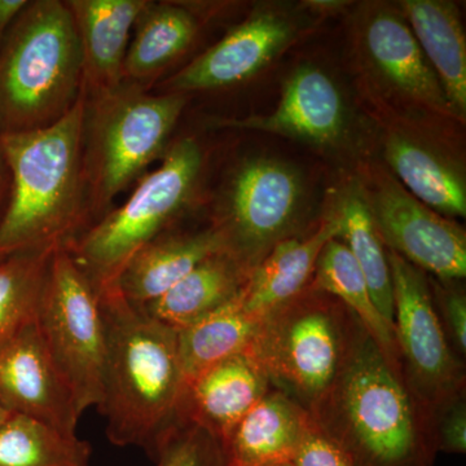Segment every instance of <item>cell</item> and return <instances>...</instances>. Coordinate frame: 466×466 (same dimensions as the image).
<instances>
[{
	"label": "cell",
	"instance_id": "7",
	"mask_svg": "<svg viewBox=\"0 0 466 466\" xmlns=\"http://www.w3.org/2000/svg\"><path fill=\"white\" fill-rule=\"evenodd\" d=\"M202 164L195 139L175 143L161 167L140 180L122 207L108 211L67 248L97 293L116 287L131 257L170 229L195 191Z\"/></svg>",
	"mask_w": 466,
	"mask_h": 466
},
{
	"label": "cell",
	"instance_id": "1",
	"mask_svg": "<svg viewBox=\"0 0 466 466\" xmlns=\"http://www.w3.org/2000/svg\"><path fill=\"white\" fill-rule=\"evenodd\" d=\"M309 415L352 466H434L433 415L358 321L341 373Z\"/></svg>",
	"mask_w": 466,
	"mask_h": 466
},
{
	"label": "cell",
	"instance_id": "15",
	"mask_svg": "<svg viewBox=\"0 0 466 466\" xmlns=\"http://www.w3.org/2000/svg\"><path fill=\"white\" fill-rule=\"evenodd\" d=\"M229 127L265 131L314 146H329L341 137L345 106L339 88L324 72L300 66L285 82L271 115L229 119Z\"/></svg>",
	"mask_w": 466,
	"mask_h": 466
},
{
	"label": "cell",
	"instance_id": "29",
	"mask_svg": "<svg viewBox=\"0 0 466 466\" xmlns=\"http://www.w3.org/2000/svg\"><path fill=\"white\" fill-rule=\"evenodd\" d=\"M54 250L0 254V343L35 317Z\"/></svg>",
	"mask_w": 466,
	"mask_h": 466
},
{
	"label": "cell",
	"instance_id": "3",
	"mask_svg": "<svg viewBox=\"0 0 466 466\" xmlns=\"http://www.w3.org/2000/svg\"><path fill=\"white\" fill-rule=\"evenodd\" d=\"M106 327L100 412L115 446L152 459L179 416L186 385L177 330L131 305L116 287L99 291Z\"/></svg>",
	"mask_w": 466,
	"mask_h": 466
},
{
	"label": "cell",
	"instance_id": "31",
	"mask_svg": "<svg viewBox=\"0 0 466 466\" xmlns=\"http://www.w3.org/2000/svg\"><path fill=\"white\" fill-rule=\"evenodd\" d=\"M461 280H431V297L441 327L459 357L466 352V294Z\"/></svg>",
	"mask_w": 466,
	"mask_h": 466
},
{
	"label": "cell",
	"instance_id": "20",
	"mask_svg": "<svg viewBox=\"0 0 466 466\" xmlns=\"http://www.w3.org/2000/svg\"><path fill=\"white\" fill-rule=\"evenodd\" d=\"M312 424L309 410L272 386L223 441L228 466L291 462Z\"/></svg>",
	"mask_w": 466,
	"mask_h": 466
},
{
	"label": "cell",
	"instance_id": "23",
	"mask_svg": "<svg viewBox=\"0 0 466 466\" xmlns=\"http://www.w3.org/2000/svg\"><path fill=\"white\" fill-rule=\"evenodd\" d=\"M385 157L401 186L417 200L441 216L465 217L464 177L438 150L394 133L386 137Z\"/></svg>",
	"mask_w": 466,
	"mask_h": 466
},
{
	"label": "cell",
	"instance_id": "24",
	"mask_svg": "<svg viewBox=\"0 0 466 466\" xmlns=\"http://www.w3.org/2000/svg\"><path fill=\"white\" fill-rule=\"evenodd\" d=\"M198 17L183 5L147 2L128 45L125 82L142 86L161 75L191 47L198 33Z\"/></svg>",
	"mask_w": 466,
	"mask_h": 466
},
{
	"label": "cell",
	"instance_id": "5",
	"mask_svg": "<svg viewBox=\"0 0 466 466\" xmlns=\"http://www.w3.org/2000/svg\"><path fill=\"white\" fill-rule=\"evenodd\" d=\"M186 103V95H149L130 82L87 96L84 174L88 211L96 222L119 193L167 153Z\"/></svg>",
	"mask_w": 466,
	"mask_h": 466
},
{
	"label": "cell",
	"instance_id": "13",
	"mask_svg": "<svg viewBox=\"0 0 466 466\" xmlns=\"http://www.w3.org/2000/svg\"><path fill=\"white\" fill-rule=\"evenodd\" d=\"M294 38V27L274 12L251 15L165 84L168 94L219 90L257 75Z\"/></svg>",
	"mask_w": 466,
	"mask_h": 466
},
{
	"label": "cell",
	"instance_id": "33",
	"mask_svg": "<svg viewBox=\"0 0 466 466\" xmlns=\"http://www.w3.org/2000/svg\"><path fill=\"white\" fill-rule=\"evenodd\" d=\"M291 464L294 466H352L348 456L318 428L315 421L306 434Z\"/></svg>",
	"mask_w": 466,
	"mask_h": 466
},
{
	"label": "cell",
	"instance_id": "16",
	"mask_svg": "<svg viewBox=\"0 0 466 466\" xmlns=\"http://www.w3.org/2000/svg\"><path fill=\"white\" fill-rule=\"evenodd\" d=\"M370 66L400 96L441 116H455L437 75L406 18L389 8L373 12L363 27Z\"/></svg>",
	"mask_w": 466,
	"mask_h": 466
},
{
	"label": "cell",
	"instance_id": "6",
	"mask_svg": "<svg viewBox=\"0 0 466 466\" xmlns=\"http://www.w3.org/2000/svg\"><path fill=\"white\" fill-rule=\"evenodd\" d=\"M358 321L336 297L309 287L260 321L247 352L311 413L341 373Z\"/></svg>",
	"mask_w": 466,
	"mask_h": 466
},
{
	"label": "cell",
	"instance_id": "36",
	"mask_svg": "<svg viewBox=\"0 0 466 466\" xmlns=\"http://www.w3.org/2000/svg\"><path fill=\"white\" fill-rule=\"evenodd\" d=\"M11 415L12 413L9 412L7 408L5 407V404L0 401V426L5 424V422L7 421L8 417Z\"/></svg>",
	"mask_w": 466,
	"mask_h": 466
},
{
	"label": "cell",
	"instance_id": "37",
	"mask_svg": "<svg viewBox=\"0 0 466 466\" xmlns=\"http://www.w3.org/2000/svg\"><path fill=\"white\" fill-rule=\"evenodd\" d=\"M3 161H5V159H3V155H2V150H0V186H2V167H3Z\"/></svg>",
	"mask_w": 466,
	"mask_h": 466
},
{
	"label": "cell",
	"instance_id": "17",
	"mask_svg": "<svg viewBox=\"0 0 466 466\" xmlns=\"http://www.w3.org/2000/svg\"><path fill=\"white\" fill-rule=\"evenodd\" d=\"M341 232V218L333 213L306 235L279 242L248 276L238 296L242 309L260 323L302 294L311 284L321 250Z\"/></svg>",
	"mask_w": 466,
	"mask_h": 466
},
{
	"label": "cell",
	"instance_id": "14",
	"mask_svg": "<svg viewBox=\"0 0 466 466\" xmlns=\"http://www.w3.org/2000/svg\"><path fill=\"white\" fill-rule=\"evenodd\" d=\"M271 388L258 361L247 351L240 352L186 381L177 419L207 429L223 443Z\"/></svg>",
	"mask_w": 466,
	"mask_h": 466
},
{
	"label": "cell",
	"instance_id": "30",
	"mask_svg": "<svg viewBox=\"0 0 466 466\" xmlns=\"http://www.w3.org/2000/svg\"><path fill=\"white\" fill-rule=\"evenodd\" d=\"M152 460L156 466H228L222 441L183 419L159 441Z\"/></svg>",
	"mask_w": 466,
	"mask_h": 466
},
{
	"label": "cell",
	"instance_id": "10",
	"mask_svg": "<svg viewBox=\"0 0 466 466\" xmlns=\"http://www.w3.org/2000/svg\"><path fill=\"white\" fill-rule=\"evenodd\" d=\"M302 180L275 159L254 158L236 171L226 211L214 223L226 250L253 269L274 247L294 236L299 225Z\"/></svg>",
	"mask_w": 466,
	"mask_h": 466
},
{
	"label": "cell",
	"instance_id": "32",
	"mask_svg": "<svg viewBox=\"0 0 466 466\" xmlns=\"http://www.w3.org/2000/svg\"><path fill=\"white\" fill-rule=\"evenodd\" d=\"M435 447L438 453L465 455L466 394L440 408L433 415Z\"/></svg>",
	"mask_w": 466,
	"mask_h": 466
},
{
	"label": "cell",
	"instance_id": "27",
	"mask_svg": "<svg viewBox=\"0 0 466 466\" xmlns=\"http://www.w3.org/2000/svg\"><path fill=\"white\" fill-rule=\"evenodd\" d=\"M336 213L342 220L339 238L366 276L377 309L394 327V294L388 249L377 229L367 196L359 187H352L343 195Z\"/></svg>",
	"mask_w": 466,
	"mask_h": 466
},
{
	"label": "cell",
	"instance_id": "26",
	"mask_svg": "<svg viewBox=\"0 0 466 466\" xmlns=\"http://www.w3.org/2000/svg\"><path fill=\"white\" fill-rule=\"evenodd\" d=\"M259 324L242 309L236 297L198 323L177 330L186 381L223 359L247 351Z\"/></svg>",
	"mask_w": 466,
	"mask_h": 466
},
{
	"label": "cell",
	"instance_id": "22",
	"mask_svg": "<svg viewBox=\"0 0 466 466\" xmlns=\"http://www.w3.org/2000/svg\"><path fill=\"white\" fill-rule=\"evenodd\" d=\"M249 274L250 269L232 254L219 251L192 269L164 296L140 309L177 332L235 299Z\"/></svg>",
	"mask_w": 466,
	"mask_h": 466
},
{
	"label": "cell",
	"instance_id": "2",
	"mask_svg": "<svg viewBox=\"0 0 466 466\" xmlns=\"http://www.w3.org/2000/svg\"><path fill=\"white\" fill-rule=\"evenodd\" d=\"M85 88L57 122L0 133L12 174L11 200L0 218V254L75 244L90 228L84 174Z\"/></svg>",
	"mask_w": 466,
	"mask_h": 466
},
{
	"label": "cell",
	"instance_id": "9",
	"mask_svg": "<svg viewBox=\"0 0 466 466\" xmlns=\"http://www.w3.org/2000/svg\"><path fill=\"white\" fill-rule=\"evenodd\" d=\"M392 294L394 334L410 390L429 412L466 394L464 359L447 339L424 271L388 250Z\"/></svg>",
	"mask_w": 466,
	"mask_h": 466
},
{
	"label": "cell",
	"instance_id": "38",
	"mask_svg": "<svg viewBox=\"0 0 466 466\" xmlns=\"http://www.w3.org/2000/svg\"><path fill=\"white\" fill-rule=\"evenodd\" d=\"M269 466H294L291 464V462H281V464H275V465H269Z\"/></svg>",
	"mask_w": 466,
	"mask_h": 466
},
{
	"label": "cell",
	"instance_id": "11",
	"mask_svg": "<svg viewBox=\"0 0 466 466\" xmlns=\"http://www.w3.org/2000/svg\"><path fill=\"white\" fill-rule=\"evenodd\" d=\"M368 204L386 249L437 280L465 278L466 235L458 223L417 200L392 175L379 177Z\"/></svg>",
	"mask_w": 466,
	"mask_h": 466
},
{
	"label": "cell",
	"instance_id": "21",
	"mask_svg": "<svg viewBox=\"0 0 466 466\" xmlns=\"http://www.w3.org/2000/svg\"><path fill=\"white\" fill-rule=\"evenodd\" d=\"M403 16L434 70L453 115L466 110V39L459 8L446 0H404Z\"/></svg>",
	"mask_w": 466,
	"mask_h": 466
},
{
	"label": "cell",
	"instance_id": "19",
	"mask_svg": "<svg viewBox=\"0 0 466 466\" xmlns=\"http://www.w3.org/2000/svg\"><path fill=\"white\" fill-rule=\"evenodd\" d=\"M226 250L216 226L192 232L162 233L126 263L116 288L137 308L149 305L179 283L208 257Z\"/></svg>",
	"mask_w": 466,
	"mask_h": 466
},
{
	"label": "cell",
	"instance_id": "4",
	"mask_svg": "<svg viewBox=\"0 0 466 466\" xmlns=\"http://www.w3.org/2000/svg\"><path fill=\"white\" fill-rule=\"evenodd\" d=\"M78 35L66 2H27L0 47V133L47 127L84 90Z\"/></svg>",
	"mask_w": 466,
	"mask_h": 466
},
{
	"label": "cell",
	"instance_id": "12",
	"mask_svg": "<svg viewBox=\"0 0 466 466\" xmlns=\"http://www.w3.org/2000/svg\"><path fill=\"white\" fill-rule=\"evenodd\" d=\"M0 401L11 413L76 435L82 413L43 342L35 317L0 343Z\"/></svg>",
	"mask_w": 466,
	"mask_h": 466
},
{
	"label": "cell",
	"instance_id": "18",
	"mask_svg": "<svg viewBox=\"0 0 466 466\" xmlns=\"http://www.w3.org/2000/svg\"><path fill=\"white\" fill-rule=\"evenodd\" d=\"M148 0H67L82 52L87 96L125 82L131 32Z\"/></svg>",
	"mask_w": 466,
	"mask_h": 466
},
{
	"label": "cell",
	"instance_id": "8",
	"mask_svg": "<svg viewBox=\"0 0 466 466\" xmlns=\"http://www.w3.org/2000/svg\"><path fill=\"white\" fill-rule=\"evenodd\" d=\"M35 323L79 412L99 406L106 358L99 294L66 248L52 253Z\"/></svg>",
	"mask_w": 466,
	"mask_h": 466
},
{
	"label": "cell",
	"instance_id": "34",
	"mask_svg": "<svg viewBox=\"0 0 466 466\" xmlns=\"http://www.w3.org/2000/svg\"><path fill=\"white\" fill-rule=\"evenodd\" d=\"M26 5L27 0H0V47L15 20Z\"/></svg>",
	"mask_w": 466,
	"mask_h": 466
},
{
	"label": "cell",
	"instance_id": "28",
	"mask_svg": "<svg viewBox=\"0 0 466 466\" xmlns=\"http://www.w3.org/2000/svg\"><path fill=\"white\" fill-rule=\"evenodd\" d=\"M91 447L76 435L12 413L0 426V466H90Z\"/></svg>",
	"mask_w": 466,
	"mask_h": 466
},
{
	"label": "cell",
	"instance_id": "25",
	"mask_svg": "<svg viewBox=\"0 0 466 466\" xmlns=\"http://www.w3.org/2000/svg\"><path fill=\"white\" fill-rule=\"evenodd\" d=\"M309 287L336 297L345 305L372 337L389 364L403 373L394 327L377 309L366 276L341 238H332L321 250Z\"/></svg>",
	"mask_w": 466,
	"mask_h": 466
},
{
	"label": "cell",
	"instance_id": "35",
	"mask_svg": "<svg viewBox=\"0 0 466 466\" xmlns=\"http://www.w3.org/2000/svg\"><path fill=\"white\" fill-rule=\"evenodd\" d=\"M312 5H314V7L319 9H337L342 5V3L336 2V0H333V2H329V0H328V2H312Z\"/></svg>",
	"mask_w": 466,
	"mask_h": 466
}]
</instances>
